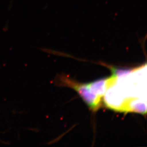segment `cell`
I'll return each instance as SVG.
<instances>
[{"label": "cell", "instance_id": "1", "mask_svg": "<svg viewBox=\"0 0 147 147\" xmlns=\"http://www.w3.org/2000/svg\"><path fill=\"white\" fill-rule=\"evenodd\" d=\"M65 82H68L69 86L75 89L78 93H79V94L82 96V98H83L91 109L96 110L98 108L100 97L92 93L89 85L76 84L73 82H68L67 80H66Z\"/></svg>", "mask_w": 147, "mask_h": 147}]
</instances>
